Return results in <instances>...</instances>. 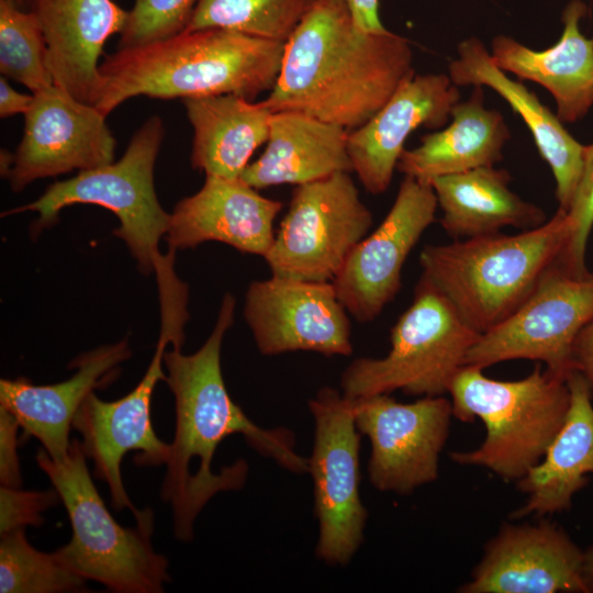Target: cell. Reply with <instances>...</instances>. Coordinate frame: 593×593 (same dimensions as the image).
<instances>
[{
    "label": "cell",
    "mask_w": 593,
    "mask_h": 593,
    "mask_svg": "<svg viewBox=\"0 0 593 593\" xmlns=\"http://www.w3.org/2000/svg\"><path fill=\"white\" fill-rule=\"evenodd\" d=\"M235 298L223 296L215 326L200 349L190 355L181 347L165 350V382L175 398L176 427L161 499L172 510L177 539L193 538L197 516L217 493L240 490L248 465L237 459L219 472L212 470L214 452L226 437L240 434L264 457L298 474L309 472V458L295 451L294 434L287 428H262L232 400L221 369V347L234 322Z\"/></svg>",
    "instance_id": "obj_1"
},
{
    "label": "cell",
    "mask_w": 593,
    "mask_h": 593,
    "mask_svg": "<svg viewBox=\"0 0 593 593\" xmlns=\"http://www.w3.org/2000/svg\"><path fill=\"white\" fill-rule=\"evenodd\" d=\"M415 75L406 38L358 29L344 0H313L284 43L275 87L262 100L353 131Z\"/></svg>",
    "instance_id": "obj_2"
},
{
    "label": "cell",
    "mask_w": 593,
    "mask_h": 593,
    "mask_svg": "<svg viewBox=\"0 0 593 593\" xmlns=\"http://www.w3.org/2000/svg\"><path fill=\"white\" fill-rule=\"evenodd\" d=\"M284 43L240 32L208 27L118 48L100 64L94 107L108 116L124 101L236 94L254 100L272 90Z\"/></svg>",
    "instance_id": "obj_3"
},
{
    "label": "cell",
    "mask_w": 593,
    "mask_h": 593,
    "mask_svg": "<svg viewBox=\"0 0 593 593\" xmlns=\"http://www.w3.org/2000/svg\"><path fill=\"white\" fill-rule=\"evenodd\" d=\"M570 236L560 209L542 225L426 245L419 254L425 277L462 320L484 334L508 317L558 259Z\"/></svg>",
    "instance_id": "obj_4"
},
{
    "label": "cell",
    "mask_w": 593,
    "mask_h": 593,
    "mask_svg": "<svg viewBox=\"0 0 593 593\" xmlns=\"http://www.w3.org/2000/svg\"><path fill=\"white\" fill-rule=\"evenodd\" d=\"M448 393L454 417L463 423L480 418L486 429L478 448L452 451L450 459L515 482L541 460L570 405L567 379L541 369L539 362L514 381L495 380L481 368L465 366Z\"/></svg>",
    "instance_id": "obj_5"
},
{
    "label": "cell",
    "mask_w": 593,
    "mask_h": 593,
    "mask_svg": "<svg viewBox=\"0 0 593 593\" xmlns=\"http://www.w3.org/2000/svg\"><path fill=\"white\" fill-rule=\"evenodd\" d=\"M81 441L67 456L52 459L42 448L38 467L51 480L71 525V539L55 553L78 575L116 593H160L170 581L168 560L152 545L153 525L121 526L91 479Z\"/></svg>",
    "instance_id": "obj_6"
},
{
    "label": "cell",
    "mask_w": 593,
    "mask_h": 593,
    "mask_svg": "<svg viewBox=\"0 0 593 593\" xmlns=\"http://www.w3.org/2000/svg\"><path fill=\"white\" fill-rule=\"evenodd\" d=\"M164 137V121L153 115L135 132L119 161L54 182L35 201L3 215L36 212L38 217L32 225V234L36 235L56 223L67 206L78 203L102 206L119 219L120 226L113 233L125 242L139 271L155 272L167 257L160 254L158 245L170 220L154 186L155 163Z\"/></svg>",
    "instance_id": "obj_7"
},
{
    "label": "cell",
    "mask_w": 593,
    "mask_h": 593,
    "mask_svg": "<svg viewBox=\"0 0 593 593\" xmlns=\"http://www.w3.org/2000/svg\"><path fill=\"white\" fill-rule=\"evenodd\" d=\"M480 336L421 276L412 304L391 329L389 353L354 360L342 374V393L351 400L396 390L416 396L444 395Z\"/></svg>",
    "instance_id": "obj_8"
},
{
    "label": "cell",
    "mask_w": 593,
    "mask_h": 593,
    "mask_svg": "<svg viewBox=\"0 0 593 593\" xmlns=\"http://www.w3.org/2000/svg\"><path fill=\"white\" fill-rule=\"evenodd\" d=\"M189 318L186 310L161 307V329L155 355L138 384L115 401H103L91 392L82 402L72 421L81 435L82 449L93 461L94 475L109 488L112 506L130 510L137 525L154 524L152 510H137L127 495L122 480V459L128 451H138V466L166 465L170 445L156 435L150 419V403L155 387L165 380L164 354L167 345L182 347L183 326Z\"/></svg>",
    "instance_id": "obj_9"
},
{
    "label": "cell",
    "mask_w": 593,
    "mask_h": 593,
    "mask_svg": "<svg viewBox=\"0 0 593 593\" xmlns=\"http://www.w3.org/2000/svg\"><path fill=\"white\" fill-rule=\"evenodd\" d=\"M350 172L296 186L264 257L272 276L332 282L367 236L372 214Z\"/></svg>",
    "instance_id": "obj_10"
},
{
    "label": "cell",
    "mask_w": 593,
    "mask_h": 593,
    "mask_svg": "<svg viewBox=\"0 0 593 593\" xmlns=\"http://www.w3.org/2000/svg\"><path fill=\"white\" fill-rule=\"evenodd\" d=\"M593 321V271L577 276L555 261L528 298L504 321L481 334L465 366L528 359L563 378L575 371L573 348Z\"/></svg>",
    "instance_id": "obj_11"
},
{
    "label": "cell",
    "mask_w": 593,
    "mask_h": 593,
    "mask_svg": "<svg viewBox=\"0 0 593 593\" xmlns=\"http://www.w3.org/2000/svg\"><path fill=\"white\" fill-rule=\"evenodd\" d=\"M314 439L309 458L314 514L318 523L316 556L346 566L363 540L368 513L360 499V438L354 403L324 387L309 402Z\"/></svg>",
    "instance_id": "obj_12"
},
{
    "label": "cell",
    "mask_w": 593,
    "mask_h": 593,
    "mask_svg": "<svg viewBox=\"0 0 593 593\" xmlns=\"http://www.w3.org/2000/svg\"><path fill=\"white\" fill-rule=\"evenodd\" d=\"M353 403L356 426L371 445L368 475L373 488L405 495L437 480L454 417L451 400L438 395L401 403L390 394H374Z\"/></svg>",
    "instance_id": "obj_13"
},
{
    "label": "cell",
    "mask_w": 593,
    "mask_h": 593,
    "mask_svg": "<svg viewBox=\"0 0 593 593\" xmlns=\"http://www.w3.org/2000/svg\"><path fill=\"white\" fill-rule=\"evenodd\" d=\"M22 139L7 179L19 192L46 177L89 170L113 163L115 138L105 115L52 85L33 93Z\"/></svg>",
    "instance_id": "obj_14"
},
{
    "label": "cell",
    "mask_w": 593,
    "mask_h": 593,
    "mask_svg": "<svg viewBox=\"0 0 593 593\" xmlns=\"http://www.w3.org/2000/svg\"><path fill=\"white\" fill-rule=\"evenodd\" d=\"M244 316L262 355L299 350L325 356L353 354L347 310L333 282L278 276L253 281Z\"/></svg>",
    "instance_id": "obj_15"
},
{
    "label": "cell",
    "mask_w": 593,
    "mask_h": 593,
    "mask_svg": "<svg viewBox=\"0 0 593 593\" xmlns=\"http://www.w3.org/2000/svg\"><path fill=\"white\" fill-rule=\"evenodd\" d=\"M437 208L430 183L404 176L383 221L354 248L332 281L351 316L371 322L395 298L403 265L435 221Z\"/></svg>",
    "instance_id": "obj_16"
},
{
    "label": "cell",
    "mask_w": 593,
    "mask_h": 593,
    "mask_svg": "<svg viewBox=\"0 0 593 593\" xmlns=\"http://www.w3.org/2000/svg\"><path fill=\"white\" fill-rule=\"evenodd\" d=\"M582 561L583 550L550 519L504 523L457 592L586 593Z\"/></svg>",
    "instance_id": "obj_17"
},
{
    "label": "cell",
    "mask_w": 593,
    "mask_h": 593,
    "mask_svg": "<svg viewBox=\"0 0 593 593\" xmlns=\"http://www.w3.org/2000/svg\"><path fill=\"white\" fill-rule=\"evenodd\" d=\"M460 92L446 74L414 75L363 125L349 131L347 152L355 171L372 194L388 190L410 134L423 126L445 127Z\"/></svg>",
    "instance_id": "obj_18"
},
{
    "label": "cell",
    "mask_w": 593,
    "mask_h": 593,
    "mask_svg": "<svg viewBox=\"0 0 593 593\" xmlns=\"http://www.w3.org/2000/svg\"><path fill=\"white\" fill-rule=\"evenodd\" d=\"M281 209V202L259 194L242 179L205 175L202 188L175 206L166 240L171 251L215 240L265 257Z\"/></svg>",
    "instance_id": "obj_19"
},
{
    "label": "cell",
    "mask_w": 593,
    "mask_h": 593,
    "mask_svg": "<svg viewBox=\"0 0 593 593\" xmlns=\"http://www.w3.org/2000/svg\"><path fill=\"white\" fill-rule=\"evenodd\" d=\"M130 357L128 342L123 339L81 354L71 362L76 372L63 382L35 385L23 377L1 379L0 406L52 459L61 460L68 454L70 426L82 402L94 389L107 385Z\"/></svg>",
    "instance_id": "obj_20"
},
{
    "label": "cell",
    "mask_w": 593,
    "mask_h": 593,
    "mask_svg": "<svg viewBox=\"0 0 593 593\" xmlns=\"http://www.w3.org/2000/svg\"><path fill=\"white\" fill-rule=\"evenodd\" d=\"M32 11L44 34L54 85L94 105L99 58L107 40L123 31L128 11L112 0H34Z\"/></svg>",
    "instance_id": "obj_21"
},
{
    "label": "cell",
    "mask_w": 593,
    "mask_h": 593,
    "mask_svg": "<svg viewBox=\"0 0 593 593\" xmlns=\"http://www.w3.org/2000/svg\"><path fill=\"white\" fill-rule=\"evenodd\" d=\"M448 76L458 87L482 86L494 90L521 116L553 175L558 209L567 211L581 177L585 145L570 134L536 93L499 68L478 37L458 44L457 58L448 65Z\"/></svg>",
    "instance_id": "obj_22"
},
{
    "label": "cell",
    "mask_w": 593,
    "mask_h": 593,
    "mask_svg": "<svg viewBox=\"0 0 593 593\" xmlns=\"http://www.w3.org/2000/svg\"><path fill=\"white\" fill-rule=\"evenodd\" d=\"M588 13L581 0L562 11L559 40L544 51L527 47L508 35L492 40L491 56L499 68L544 87L555 99L563 123L582 120L593 107V38L580 27Z\"/></svg>",
    "instance_id": "obj_23"
},
{
    "label": "cell",
    "mask_w": 593,
    "mask_h": 593,
    "mask_svg": "<svg viewBox=\"0 0 593 593\" xmlns=\"http://www.w3.org/2000/svg\"><path fill=\"white\" fill-rule=\"evenodd\" d=\"M567 383L570 405L566 419L541 460L516 481L527 499L512 512V521L568 511L593 475V398L578 370L568 376Z\"/></svg>",
    "instance_id": "obj_24"
},
{
    "label": "cell",
    "mask_w": 593,
    "mask_h": 593,
    "mask_svg": "<svg viewBox=\"0 0 593 593\" xmlns=\"http://www.w3.org/2000/svg\"><path fill=\"white\" fill-rule=\"evenodd\" d=\"M347 136L344 127L300 112H273L266 149L249 163L240 179L258 190L284 183L300 186L336 172H351Z\"/></svg>",
    "instance_id": "obj_25"
},
{
    "label": "cell",
    "mask_w": 593,
    "mask_h": 593,
    "mask_svg": "<svg viewBox=\"0 0 593 593\" xmlns=\"http://www.w3.org/2000/svg\"><path fill=\"white\" fill-rule=\"evenodd\" d=\"M511 131L501 112L485 107L482 86H473L466 101L451 110L450 123L421 138L413 149H404L396 169L419 181L495 166Z\"/></svg>",
    "instance_id": "obj_26"
},
{
    "label": "cell",
    "mask_w": 593,
    "mask_h": 593,
    "mask_svg": "<svg viewBox=\"0 0 593 593\" xmlns=\"http://www.w3.org/2000/svg\"><path fill=\"white\" fill-rule=\"evenodd\" d=\"M511 180L507 170L495 166L433 179L441 227L455 239H466L499 233L506 226L526 231L542 225L545 211L513 192Z\"/></svg>",
    "instance_id": "obj_27"
},
{
    "label": "cell",
    "mask_w": 593,
    "mask_h": 593,
    "mask_svg": "<svg viewBox=\"0 0 593 593\" xmlns=\"http://www.w3.org/2000/svg\"><path fill=\"white\" fill-rule=\"evenodd\" d=\"M193 127L191 165L205 175L240 179L249 158L269 137L272 112L236 94L182 100Z\"/></svg>",
    "instance_id": "obj_28"
},
{
    "label": "cell",
    "mask_w": 593,
    "mask_h": 593,
    "mask_svg": "<svg viewBox=\"0 0 593 593\" xmlns=\"http://www.w3.org/2000/svg\"><path fill=\"white\" fill-rule=\"evenodd\" d=\"M313 0H199L184 31L227 29L286 43Z\"/></svg>",
    "instance_id": "obj_29"
},
{
    "label": "cell",
    "mask_w": 593,
    "mask_h": 593,
    "mask_svg": "<svg viewBox=\"0 0 593 593\" xmlns=\"http://www.w3.org/2000/svg\"><path fill=\"white\" fill-rule=\"evenodd\" d=\"M86 579L64 564L55 552L35 549L24 528L1 535V593L86 592Z\"/></svg>",
    "instance_id": "obj_30"
},
{
    "label": "cell",
    "mask_w": 593,
    "mask_h": 593,
    "mask_svg": "<svg viewBox=\"0 0 593 593\" xmlns=\"http://www.w3.org/2000/svg\"><path fill=\"white\" fill-rule=\"evenodd\" d=\"M0 71L38 92L54 85L47 66L46 42L33 11L0 0Z\"/></svg>",
    "instance_id": "obj_31"
},
{
    "label": "cell",
    "mask_w": 593,
    "mask_h": 593,
    "mask_svg": "<svg viewBox=\"0 0 593 593\" xmlns=\"http://www.w3.org/2000/svg\"><path fill=\"white\" fill-rule=\"evenodd\" d=\"M199 0H135L119 48L160 41L183 32Z\"/></svg>",
    "instance_id": "obj_32"
},
{
    "label": "cell",
    "mask_w": 593,
    "mask_h": 593,
    "mask_svg": "<svg viewBox=\"0 0 593 593\" xmlns=\"http://www.w3.org/2000/svg\"><path fill=\"white\" fill-rule=\"evenodd\" d=\"M564 212L570 224V236L557 262L571 273L582 276L589 271L585 255L593 228V142L585 145L581 177Z\"/></svg>",
    "instance_id": "obj_33"
},
{
    "label": "cell",
    "mask_w": 593,
    "mask_h": 593,
    "mask_svg": "<svg viewBox=\"0 0 593 593\" xmlns=\"http://www.w3.org/2000/svg\"><path fill=\"white\" fill-rule=\"evenodd\" d=\"M60 501L55 489L25 491L21 488H0V535L26 526H41L43 513Z\"/></svg>",
    "instance_id": "obj_34"
},
{
    "label": "cell",
    "mask_w": 593,
    "mask_h": 593,
    "mask_svg": "<svg viewBox=\"0 0 593 593\" xmlns=\"http://www.w3.org/2000/svg\"><path fill=\"white\" fill-rule=\"evenodd\" d=\"M16 418L0 406V482L3 486L21 488L22 474L18 458Z\"/></svg>",
    "instance_id": "obj_35"
},
{
    "label": "cell",
    "mask_w": 593,
    "mask_h": 593,
    "mask_svg": "<svg viewBox=\"0 0 593 593\" xmlns=\"http://www.w3.org/2000/svg\"><path fill=\"white\" fill-rule=\"evenodd\" d=\"M573 359L577 370L585 378L593 398V321L578 336Z\"/></svg>",
    "instance_id": "obj_36"
},
{
    "label": "cell",
    "mask_w": 593,
    "mask_h": 593,
    "mask_svg": "<svg viewBox=\"0 0 593 593\" xmlns=\"http://www.w3.org/2000/svg\"><path fill=\"white\" fill-rule=\"evenodd\" d=\"M350 10L355 25L365 32H383L387 29L379 16L378 0H344Z\"/></svg>",
    "instance_id": "obj_37"
},
{
    "label": "cell",
    "mask_w": 593,
    "mask_h": 593,
    "mask_svg": "<svg viewBox=\"0 0 593 593\" xmlns=\"http://www.w3.org/2000/svg\"><path fill=\"white\" fill-rule=\"evenodd\" d=\"M33 93L25 94L14 90L1 76L0 78V118L7 119L9 116L23 113L29 110L33 102Z\"/></svg>",
    "instance_id": "obj_38"
},
{
    "label": "cell",
    "mask_w": 593,
    "mask_h": 593,
    "mask_svg": "<svg viewBox=\"0 0 593 593\" xmlns=\"http://www.w3.org/2000/svg\"><path fill=\"white\" fill-rule=\"evenodd\" d=\"M582 580L586 593H593V542L583 551Z\"/></svg>",
    "instance_id": "obj_39"
},
{
    "label": "cell",
    "mask_w": 593,
    "mask_h": 593,
    "mask_svg": "<svg viewBox=\"0 0 593 593\" xmlns=\"http://www.w3.org/2000/svg\"><path fill=\"white\" fill-rule=\"evenodd\" d=\"M12 5L24 10V11H32L34 0H5Z\"/></svg>",
    "instance_id": "obj_40"
}]
</instances>
